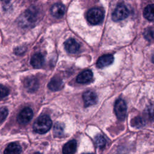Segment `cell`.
<instances>
[{"label": "cell", "instance_id": "obj_1", "mask_svg": "<svg viewBox=\"0 0 154 154\" xmlns=\"http://www.w3.org/2000/svg\"><path fill=\"white\" fill-rule=\"evenodd\" d=\"M52 124L51 119L46 114L42 115L34 123L33 129L38 134H45L51 129Z\"/></svg>", "mask_w": 154, "mask_h": 154}, {"label": "cell", "instance_id": "obj_2", "mask_svg": "<svg viewBox=\"0 0 154 154\" xmlns=\"http://www.w3.org/2000/svg\"><path fill=\"white\" fill-rule=\"evenodd\" d=\"M103 17V11L97 7H94L90 9L86 14L87 21L92 25H97L101 23Z\"/></svg>", "mask_w": 154, "mask_h": 154}, {"label": "cell", "instance_id": "obj_3", "mask_svg": "<svg viewBox=\"0 0 154 154\" xmlns=\"http://www.w3.org/2000/svg\"><path fill=\"white\" fill-rule=\"evenodd\" d=\"M129 16V10L127 7L123 5L119 4L115 8L112 14V19L114 21H120L126 19Z\"/></svg>", "mask_w": 154, "mask_h": 154}, {"label": "cell", "instance_id": "obj_4", "mask_svg": "<svg viewBox=\"0 0 154 154\" xmlns=\"http://www.w3.org/2000/svg\"><path fill=\"white\" fill-rule=\"evenodd\" d=\"M114 112L117 117L123 120L126 115V105L125 101L122 99H117L114 104Z\"/></svg>", "mask_w": 154, "mask_h": 154}, {"label": "cell", "instance_id": "obj_5", "mask_svg": "<svg viewBox=\"0 0 154 154\" xmlns=\"http://www.w3.org/2000/svg\"><path fill=\"white\" fill-rule=\"evenodd\" d=\"M32 110L28 107L23 108L18 114L17 120L19 123L21 125L27 124L32 118Z\"/></svg>", "mask_w": 154, "mask_h": 154}, {"label": "cell", "instance_id": "obj_6", "mask_svg": "<svg viewBox=\"0 0 154 154\" xmlns=\"http://www.w3.org/2000/svg\"><path fill=\"white\" fill-rule=\"evenodd\" d=\"M82 99L85 106H89L96 103L97 97L96 94L92 91H87L83 93Z\"/></svg>", "mask_w": 154, "mask_h": 154}, {"label": "cell", "instance_id": "obj_7", "mask_svg": "<svg viewBox=\"0 0 154 154\" xmlns=\"http://www.w3.org/2000/svg\"><path fill=\"white\" fill-rule=\"evenodd\" d=\"M114 61V57L111 54H105L99 57L96 63L99 68H103L111 65Z\"/></svg>", "mask_w": 154, "mask_h": 154}, {"label": "cell", "instance_id": "obj_8", "mask_svg": "<svg viewBox=\"0 0 154 154\" xmlns=\"http://www.w3.org/2000/svg\"><path fill=\"white\" fill-rule=\"evenodd\" d=\"M64 47L69 53L75 54L79 51L80 45L74 38H70L65 42Z\"/></svg>", "mask_w": 154, "mask_h": 154}, {"label": "cell", "instance_id": "obj_9", "mask_svg": "<svg viewBox=\"0 0 154 154\" xmlns=\"http://www.w3.org/2000/svg\"><path fill=\"white\" fill-rule=\"evenodd\" d=\"M51 12L52 15L55 17L61 18L64 14L65 7L62 4L55 3L52 6L51 8Z\"/></svg>", "mask_w": 154, "mask_h": 154}, {"label": "cell", "instance_id": "obj_10", "mask_svg": "<svg viewBox=\"0 0 154 154\" xmlns=\"http://www.w3.org/2000/svg\"><path fill=\"white\" fill-rule=\"evenodd\" d=\"M93 73L90 70H85L79 73L76 78V82L79 84H86L91 81Z\"/></svg>", "mask_w": 154, "mask_h": 154}, {"label": "cell", "instance_id": "obj_11", "mask_svg": "<svg viewBox=\"0 0 154 154\" xmlns=\"http://www.w3.org/2000/svg\"><path fill=\"white\" fill-rule=\"evenodd\" d=\"M77 143L76 140H72L66 143L63 147V154H74L76 150Z\"/></svg>", "mask_w": 154, "mask_h": 154}, {"label": "cell", "instance_id": "obj_12", "mask_svg": "<svg viewBox=\"0 0 154 154\" xmlns=\"http://www.w3.org/2000/svg\"><path fill=\"white\" fill-rule=\"evenodd\" d=\"M22 152L20 145L16 142L10 143L4 150V154H20Z\"/></svg>", "mask_w": 154, "mask_h": 154}, {"label": "cell", "instance_id": "obj_13", "mask_svg": "<svg viewBox=\"0 0 154 154\" xmlns=\"http://www.w3.org/2000/svg\"><path fill=\"white\" fill-rule=\"evenodd\" d=\"M24 85L27 90L30 92L35 91L38 88V82L37 79L34 77L27 78L25 80Z\"/></svg>", "mask_w": 154, "mask_h": 154}, {"label": "cell", "instance_id": "obj_14", "mask_svg": "<svg viewBox=\"0 0 154 154\" xmlns=\"http://www.w3.org/2000/svg\"><path fill=\"white\" fill-rule=\"evenodd\" d=\"M63 83L58 77H54L48 84V88L52 91H58L62 88Z\"/></svg>", "mask_w": 154, "mask_h": 154}, {"label": "cell", "instance_id": "obj_15", "mask_svg": "<svg viewBox=\"0 0 154 154\" xmlns=\"http://www.w3.org/2000/svg\"><path fill=\"white\" fill-rule=\"evenodd\" d=\"M44 63V57L40 53H36L31 59V64L35 68H40Z\"/></svg>", "mask_w": 154, "mask_h": 154}, {"label": "cell", "instance_id": "obj_16", "mask_svg": "<svg viewBox=\"0 0 154 154\" xmlns=\"http://www.w3.org/2000/svg\"><path fill=\"white\" fill-rule=\"evenodd\" d=\"M153 10H154L153 4L148 5L144 9V11H143L144 17L148 20L152 21L153 20Z\"/></svg>", "mask_w": 154, "mask_h": 154}, {"label": "cell", "instance_id": "obj_17", "mask_svg": "<svg viewBox=\"0 0 154 154\" xmlns=\"http://www.w3.org/2000/svg\"><path fill=\"white\" fill-rule=\"evenodd\" d=\"M64 126L61 123H56L54 126V134L55 136L61 137L64 134Z\"/></svg>", "mask_w": 154, "mask_h": 154}, {"label": "cell", "instance_id": "obj_18", "mask_svg": "<svg viewBox=\"0 0 154 154\" xmlns=\"http://www.w3.org/2000/svg\"><path fill=\"white\" fill-rule=\"evenodd\" d=\"M96 146L99 149L103 148L106 145V140L104 137L100 134L97 135L94 139Z\"/></svg>", "mask_w": 154, "mask_h": 154}, {"label": "cell", "instance_id": "obj_19", "mask_svg": "<svg viewBox=\"0 0 154 154\" xmlns=\"http://www.w3.org/2000/svg\"><path fill=\"white\" fill-rule=\"evenodd\" d=\"M153 29L152 28H147L144 31V37L149 41L153 40Z\"/></svg>", "mask_w": 154, "mask_h": 154}, {"label": "cell", "instance_id": "obj_20", "mask_svg": "<svg viewBox=\"0 0 154 154\" xmlns=\"http://www.w3.org/2000/svg\"><path fill=\"white\" fill-rule=\"evenodd\" d=\"M132 124L134 126L140 128L144 125V121L141 117H135L132 121Z\"/></svg>", "mask_w": 154, "mask_h": 154}, {"label": "cell", "instance_id": "obj_21", "mask_svg": "<svg viewBox=\"0 0 154 154\" xmlns=\"http://www.w3.org/2000/svg\"><path fill=\"white\" fill-rule=\"evenodd\" d=\"M9 94V90L8 88L3 85L0 84V99L4 98Z\"/></svg>", "mask_w": 154, "mask_h": 154}, {"label": "cell", "instance_id": "obj_22", "mask_svg": "<svg viewBox=\"0 0 154 154\" xmlns=\"http://www.w3.org/2000/svg\"><path fill=\"white\" fill-rule=\"evenodd\" d=\"M8 115V109L5 107L0 108V123L3 122Z\"/></svg>", "mask_w": 154, "mask_h": 154}, {"label": "cell", "instance_id": "obj_23", "mask_svg": "<svg viewBox=\"0 0 154 154\" xmlns=\"http://www.w3.org/2000/svg\"><path fill=\"white\" fill-rule=\"evenodd\" d=\"M24 52V49L23 48H17L15 50V53L16 54H22Z\"/></svg>", "mask_w": 154, "mask_h": 154}, {"label": "cell", "instance_id": "obj_24", "mask_svg": "<svg viewBox=\"0 0 154 154\" xmlns=\"http://www.w3.org/2000/svg\"><path fill=\"white\" fill-rule=\"evenodd\" d=\"M82 154H93V153H82Z\"/></svg>", "mask_w": 154, "mask_h": 154}, {"label": "cell", "instance_id": "obj_25", "mask_svg": "<svg viewBox=\"0 0 154 154\" xmlns=\"http://www.w3.org/2000/svg\"><path fill=\"white\" fill-rule=\"evenodd\" d=\"M34 154H40V153H38V152H36V153H34Z\"/></svg>", "mask_w": 154, "mask_h": 154}]
</instances>
